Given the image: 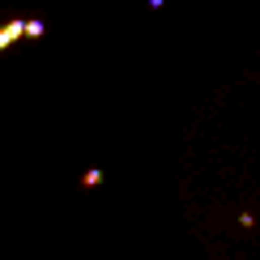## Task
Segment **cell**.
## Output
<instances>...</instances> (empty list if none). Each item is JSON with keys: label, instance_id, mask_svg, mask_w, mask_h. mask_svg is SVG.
Here are the masks:
<instances>
[{"label": "cell", "instance_id": "3957f363", "mask_svg": "<svg viewBox=\"0 0 260 260\" xmlns=\"http://www.w3.org/2000/svg\"><path fill=\"white\" fill-rule=\"evenodd\" d=\"M43 30H47L43 21H26V39H43Z\"/></svg>", "mask_w": 260, "mask_h": 260}, {"label": "cell", "instance_id": "7a4b0ae2", "mask_svg": "<svg viewBox=\"0 0 260 260\" xmlns=\"http://www.w3.org/2000/svg\"><path fill=\"white\" fill-rule=\"evenodd\" d=\"M99 183H103V171H85V175H81V188H99Z\"/></svg>", "mask_w": 260, "mask_h": 260}, {"label": "cell", "instance_id": "6da1fadb", "mask_svg": "<svg viewBox=\"0 0 260 260\" xmlns=\"http://www.w3.org/2000/svg\"><path fill=\"white\" fill-rule=\"evenodd\" d=\"M17 39H26V21H21V17H13V21L0 26V51H5L9 43H17Z\"/></svg>", "mask_w": 260, "mask_h": 260}]
</instances>
